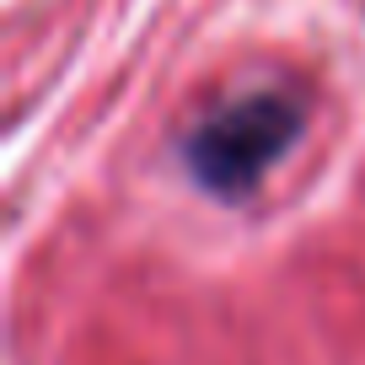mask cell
<instances>
[{
	"mask_svg": "<svg viewBox=\"0 0 365 365\" xmlns=\"http://www.w3.org/2000/svg\"><path fill=\"white\" fill-rule=\"evenodd\" d=\"M301 124H307V103L296 86H285V81L247 86L226 103H215L182 135V167L194 172L199 188L237 205L285 161Z\"/></svg>",
	"mask_w": 365,
	"mask_h": 365,
	"instance_id": "obj_1",
	"label": "cell"
}]
</instances>
